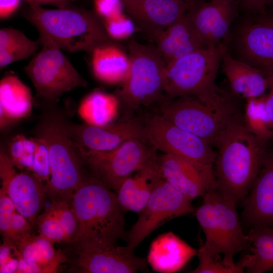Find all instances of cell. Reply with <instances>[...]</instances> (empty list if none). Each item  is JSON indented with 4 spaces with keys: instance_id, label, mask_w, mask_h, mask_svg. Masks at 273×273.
I'll return each instance as SVG.
<instances>
[{
    "instance_id": "ba28073f",
    "label": "cell",
    "mask_w": 273,
    "mask_h": 273,
    "mask_svg": "<svg viewBox=\"0 0 273 273\" xmlns=\"http://www.w3.org/2000/svg\"><path fill=\"white\" fill-rule=\"evenodd\" d=\"M157 112L175 125L215 146L235 116L241 111L234 99L220 105L205 103L192 96L166 99Z\"/></svg>"
},
{
    "instance_id": "836d02e7",
    "label": "cell",
    "mask_w": 273,
    "mask_h": 273,
    "mask_svg": "<svg viewBox=\"0 0 273 273\" xmlns=\"http://www.w3.org/2000/svg\"><path fill=\"white\" fill-rule=\"evenodd\" d=\"M36 224L39 235L53 243H68L64 231L58 220L46 208L39 215Z\"/></svg>"
},
{
    "instance_id": "277c9868",
    "label": "cell",
    "mask_w": 273,
    "mask_h": 273,
    "mask_svg": "<svg viewBox=\"0 0 273 273\" xmlns=\"http://www.w3.org/2000/svg\"><path fill=\"white\" fill-rule=\"evenodd\" d=\"M225 51V47L220 43L189 54L166 66V99L192 96L205 103L215 105L233 99L215 82L219 64Z\"/></svg>"
},
{
    "instance_id": "8d00e7d4",
    "label": "cell",
    "mask_w": 273,
    "mask_h": 273,
    "mask_svg": "<svg viewBox=\"0 0 273 273\" xmlns=\"http://www.w3.org/2000/svg\"><path fill=\"white\" fill-rule=\"evenodd\" d=\"M35 138L37 140V151L31 172L46 184L50 177L48 150L46 143L41 138L36 136Z\"/></svg>"
},
{
    "instance_id": "6da1fadb",
    "label": "cell",
    "mask_w": 273,
    "mask_h": 273,
    "mask_svg": "<svg viewBox=\"0 0 273 273\" xmlns=\"http://www.w3.org/2000/svg\"><path fill=\"white\" fill-rule=\"evenodd\" d=\"M265 146L248 130L239 112L215 145L216 190L224 199L236 205L243 201L259 171Z\"/></svg>"
},
{
    "instance_id": "4316f807",
    "label": "cell",
    "mask_w": 273,
    "mask_h": 273,
    "mask_svg": "<svg viewBox=\"0 0 273 273\" xmlns=\"http://www.w3.org/2000/svg\"><path fill=\"white\" fill-rule=\"evenodd\" d=\"M250 253L240 259L248 273L273 271V228H251L247 233Z\"/></svg>"
},
{
    "instance_id": "8fae6325",
    "label": "cell",
    "mask_w": 273,
    "mask_h": 273,
    "mask_svg": "<svg viewBox=\"0 0 273 273\" xmlns=\"http://www.w3.org/2000/svg\"><path fill=\"white\" fill-rule=\"evenodd\" d=\"M192 201L161 176L127 233L126 246L134 251L147 237L165 222L195 211Z\"/></svg>"
},
{
    "instance_id": "83f0119b",
    "label": "cell",
    "mask_w": 273,
    "mask_h": 273,
    "mask_svg": "<svg viewBox=\"0 0 273 273\" xmlns=\"http://www.w3.org/2000/svg\"><path fill=\"white\" fill-rule=\"evenodd\" d=\"M53 244L39 235H32L18 244H14L13 249L16 257L41 265L46 273H54L66 257L61 251L55 249Z\"/></svg>"
},
{
    "instance_id": "ee69618b",
    "label": "cell",
    "mask_w": 273,
    "mask_h": 273,
    "mask_svg": "<svg viewBox=\"0 0 273 273\" xmlns=\"http://www.w3.org/2000/svg\"><path fill=\"white\" fill-rule=\"evenodd\" d=\"M265 72L268 78L269 92L266 95H265V103L271 125L273 128V69L265 71Z\"/></svg>"
},
{
    "instance_id": "ab89813d",
    "label": "cell",
    "mask_w": 273,
    "mask_h": 273,
    "mask_svg": "<svg viewBox=\"0 0 273 273\" xmlns=\"http://www.w3.org/2000/svg\"><path fill=\"white\" fill-rule=\"evenodd\" d=\"M18 259L15 255L9 242L3 239L0 248V272H17Z\"/></svg>"
},
{
    "instance_id": "d6986e66",
    "label": "cell",
    "mask_w": 273,
    "mask_h": 273,
    "mask_svg": "<svg viewBox=\"0 0 273 273\" xmlns=\"http://www.w3.org/2000/svg\"><path fill=\"white\" fill-rule=\"evenodd\" d=\"M124 9L152 39L183 17L192 5L183 0H122Z\"/></svg>"
},
{
    "instance_id": "5b68a950",
    "label": "cell",
    "mask_w": 273,
    "mask_h": 273,
    "mask_svg": "<svg viewBox=\"0 0 273 273\" xmlns=\"http://www.w3.org/2000/svg\"><path fill=\"white\" fill-rule=\"evenodd\" d=\"M128 48L129 73L115 94L124 119L136 117V111L142 107L158 106L166 100L165 65L156 46L131 39Z\"/></svg>"
},
{
    "instance_id": "c3c4849f",
    "label": "cell",
    "mask_w": 273,
    "mask_h": 273,
    "mask_svg": "<svg viewBox=\"0 0 273 273\" xmlns=\"http://www.w3.org/2000/svg\"><path fill=\"white\" fill-rule=\"evenodd\" d=\"M266 21L269 23L273 25V16L268 17L266 19Z\"/></svg>"
},
{
    "instance_id": "f6af8a7d",
    "label": "cell",
    "mask_w": 273,
    "mask_h": 273,
    "mask_svg": "<svg viewBox=\"0 0 273 273\" xmlns=\"http://www.w3.org/2000/svg\"><path fill=\"white\" fill-rule=\"evenodd\" d=\"M21 0H0V17L5 19L10 16L17 8Z\"/></svg>"
},
{
    "instance_id": "603a6c76",
    "label": "cell",
    "mask_w": 273,
    "mask_h": 273,
    "mask_svg": "<svg viewBox=\"0 0 273 273\" xmlns=\"http://www.w3.org/2000/svg\"><path fill=\"white\" fill-rule=\"evenodd\" d=\"M186 14L152 38L165 66L184 56L206 48L195 33Z\"/></svg>"
},
{
    "instance_id": "9c48e42d",
    "label": "cell",
    "mask_w": 273,
    "mask_h": 273,
    "mask_svg": "<svg viewBox=\"0 0 273 273\" xmlns=\"http://www.w3.org/2000/svg\"><path fill=\"white\" fill-rule=\"evenodd\" d=\"M42 49L25 67L37 96L49 104L58 102L65 93L87 81L79 74L61 49L47 34L39 32Z\"/></svg>"
},
{
    "instance_id": "7402d4cb",
    "label": "cell",
    "mask_w": 273,
    "mask_h": 273,
    "mask_svg": "<svg viewBox=\"0 0 273 273\" xmlns=\"http://www.w3.org/2000/svg\"><path fill=\"white\" fill-rule=\"evenodd\" d=\"M197 253V250L174 233L167 232L153 241L147 262L155 271L172 273L182 269Z\"/></svg>"
},
{
    "instance_id": "ac0fdd59",
    "label": "cell",
    "mask_w": 273,
    "mask_h": 273,
    "mask_svg": "<svg viewBox=\"0 0 273 273\" xmlns=\"http://www.w3.org/2000/svg\"><path fill=\"white\" fill-rule=\"evenodd\" d=\"M236 14L235 0H211L194 5L186 15L198 38L209 48L226 38Z\"/></svg>"
},
{
    "instance_id": "8992f818",
    "label": "cell",
    "mask_w": 273,
    "mask_h": 273,
    "mask_svg": "<svg viewBox=\"0 0 273 273\" xmlns=\"http://www.w3.org/2000/svg\"><path fill=\"white\" fill-rule=\"evenodd\" d=\"M29 6L26 18L61 50L70 53L91 52L99 44L112 40L102 21L88 11L71 5L54 9Z\"/></svg>"
},
{
    "instance_id": "60d3db41",
    "label": "cell",
    "mask_w": 273,
    "mask_h": 273,
    "mask_svg": "<svg viewBox=\"0 0 273 273\" xmlns=\"http://www.w3.org/2000/svg\"><path fill=\"white\" fill-rule=\"evenodd\" d=\"M95 11L102 19L123 13L124 10L122 0H94Z\"/></svg>"
},
{
    "instance_id": "7a4b0ae2",
    "label": "cell",
    "mask_w": 273,
    "mask_h": 273,
    "mask_svg": "<svg viewBox=\"0 0 273 273\" xmlns=\"http://www.w3.org/2000/svg\"><path fill=\"white\" fill-rule=\"evenodd\" d=\"M71 207L77 222L74 244L88 240L112 244L120 239L126 241L124 212L115 193L94 176L75 190Z\"/></svg>"
},
{
    "instance_id": "bcb514c9",
    "label": "cell",
    "mask_w": 273,
    "mask_h": 273,
    "mask_svg": "<svg viewBox=\"0 0 273 273\" xmlns=\"http://www.w3.org/2000/svg\"><path fill=\"white\" fill-rule=\"evenodd\" d=\"M29 6H38L42 5H54L58 7H64L71 5L72 2L78 0H24Z\"/></svg>"
},
{
    "instance_id": "ffe728a7",
    "label": "cell",
    "mask_w": 273,
    "mask_h": 273,
    "mask_svg": "<svg viewBox=\"0 0 273 273\" xmlns=\"http://www.w3.org/2000/svg\"><path fill=\"white\" fill-rule=\"evenodd\" d=\"M239 59L264 71L273 69V25L262 18L247 21L237 31Z\"/></svg>"
},
{
    "instance_id": "3957f363",
    "label": "cell",
    "mask_w": 273,
    "mask_h": 273,
    "mask_svg": "<svg viewBox=\"0 0 273 273\" xmlns=\"http://www.w3.org/2000/svg\"><path fill=\"white\" fill-rule=\"evenodd\" d=\"M66 120L58 112H49L36 129V136L46 143L50 177L46 183L51 202L62 200L71 205L75 190L88 177L85 164L66 128Z\"/></svg>"
},
{
    "instance_id": "e575fe53",
    "label": "cell",
    "mask_w": 273,
    "mask_h": 273,
    "mask_svg": "<svg viewBox=\"0 0 273 273\" xmlns=\"http://www.w3.org/2000/svg\"><path fill=\"white\" fill-rule=\"evenodd\" d=\"M102 22L108 35L115 40L127 39L135 30L132 19L124 12L102 19Z\"/></svg>"
},
{
    "instance_id": "5bb4252c",
    "label": "cell",
    "mask_w": 273,
    "mask_h": 273,
    "mask_svg": "<svg viewBox=\"0 0 273 273\" xmlns=\"http://www.w3.org/2000/svg\"><path fill=\"white\" fill-rule=\"evenodd\" d=\"M15 167L8 154L2 148L1 189L10 198L17 211L34 226L48 197L46 184L31 172L22 170L17 172Z\"/></svg>"
},
{
    "instance_id": "d590c367",
    "label": "cell",
    "mask_w": 273,
    "mask_h": 273,
    "mask_svg": "<svg viewBox=\"0 0 273 273\" xmlns=\"http://www.w3.org/2000/svg\"><path fill=\"white\" fill-rule=\"evenodd\" d=\"M198 266L190 271L192 273H243L245 269L240 260L234 266H227L220 258H214L201 249L197 250Z\"/></svg>"
},
{
    "instance_id": "7dc6e473",
    "label": "cell",
    "mask_w": 273,
    "mask_h": 273,
    "mask_svg": "<svg viewBox=\"0 0 273 273\" xmlns=\"http://www.w3.org/2000/svg\"><path fill=\"white\" fill-rule=\"evenodd\" d=\"M190 5L194 6L200 2H202V0H183Z\"/></svg>"
},
{
    "instance_id": "f546056e",
    "label": "cell",
    "mask_w": 273,
    "mask_h": 273,
    "mask_svg": "<svg viewBox=\"0 0 273 273\" xmlns=\"http://www.w3.org/2000/svg\"><path fill=\"white\" fill-rule=\"evenodd\" d=\"M38 49L36 41L28 38L22 31L12 28L0 30V67L29 58Z\"/></svg>"
},
{
    "instance_id": "9a60e30c",
    "label": "cell",
    "mask_w": 273,
    "mask_h": 273,
    "mask_svg": "<svg viewBox=\"0 0 273 273\" xmlns=\"http://www.w3.org/2000/svg\"><path fill=\"white\" fill-rule=\"evenodd\" d=\"M66 128L78 147L90 151H110L130 139L146 141L140 117L130 119L121 118L117 122L102 126L86 123L71 124L66 121Z\"/></svg>"
},
{
    "instance_id": "484cf974",
    "label": "cell",
    "mask_w": 273,
    "mask_h": 273,
    "mask_svg": "<svg viewBox=\"0 0 273 273\" xmlns=\"http://www.w3.org/2000/svg\"><path fill=\"white\" fill-rule=\"evenodd\" d=\"M92 53V67L95 76L109 84L122 83L129 70L128 55L112 40L95 47Z\"/></svg>"
},
{
    "instance_id": "b9f144b4",
    "label": "cell",
    "mask_w": 273,
    "mask_h": 273,
    "mask_svg": "<svg viewBox=\"0 0 273 273\" xmlns=\"http://www.w3.org/2000/svg\"><path fill=\"white\" fill-rule=\"evenodd\" d=\"M242 6L249 13L264 12L266 8L273 5V0H240Z\"/></svg>"
},
{
    "instance_id": "7bdbcfd3",
    "label": "cell",
    "mask_w": 273,
    "mask_h": 273,
    "mask_svg": "<svg viewBox=\"0 0 273 273\" xmlns=\"http://www.w3.org/2000/svg\"><path fill=\"white\" fill-rule=\"evenodd\" d=\"M18 267L16 273H46L44 268L41 265L28 262L21 257H17Z\"/></svg>"
},
{
    "instance_id": "2e32d148",
    "label": "cell",
    "mask_w": 273,
    "mask_h": 273,
    "mask_svg": "<svg viewBox=\"0 0 273 273\" xmlns=\"http://www.w3.org/2000/svg\"><path fill=\"white\" fill-rule=\"evenodd\" d=\"M157 163L161 176L192 200L216 189L213 165L166 153L158 156Z\"/></svg>"
},
{
    "instance_id": "f35d334b",
    "label": "cell",
    "mask_w": 273,
    "mask_h": 273,
    "mask_svg": "<svg viewBox=\"0 0 273 273\" xmlns=\"http://www.w3.org/2000/svg\"><path fill=\"white\" fill-rule=\"evenodd\" d=\"M16 208L6 193L0 189V231L3 238L9 235L10 224Z\"/></svg>"
},
{
    "instance_id": "1f68e13d",
    "label": "cell",
    "mask_w": 273,
    "mask_h": 273,
    "mask_svg": "<svg viewBox=\"0 0 273 273\" xmlns=\"http://www.w3.org/2000/svg\"><path fill=\"white\" fill-rule=\"evenodd\" d=\"M37 151L36 138L23 134L15 136L9 146V156L14 166L21 170L31 172Z\"/></svg>"
},
{
    "instance_id": "681fc988",
    "label": "cell",
    "mask_w": 273,
    "mask_h": 273,
    "mask_svg": "<svg viewBox=\"0 0 273 273\" xmlns=\"http://www.w3.org/2000/svg\"><path fill=\"white\" fill-rule=\"evenodd\" d=\"M272 14H273V9H272Z\"/></svg>"
},
{
    "instance_id": "4fadbf2b",
    "label": "cell",
    "mask_w": 273,
    "mask_h": 273,
    "mask_svg": "<svg viewBox=\"0 0 273 273\" xmlns=\"http://www.w3.org/2000/svg\"><path fill=\"white\" fill-rule=\"evenodd\" d=\"M77 271L83 273L149 272L147 260L134 254L126 246H118L95 240L75 244Z\"/></svg>"
},
{
    "instance_id": "74e56055",
    "label": "cell",
    "mask_w": 273,
    "mask_h": 273,
    "mask_svg": "<svg viewBox=\"0 0 273 273\" xmlns=\"http://www.w3.org/2000/svg\"><path fill=\"white\" fill-rule=\"evenodd\" d=\"M32 226L29 221L17 211L12 216L8 236L3 239L18 244L32 235Z\"/></svg>"
},
{
    "instance_id": "44dd1931",
    "label": "cell",
    "mask_w": 273,
    "mask_h": 273,
    "mask_svg": "<svg viewBox=\"0 0 273 273\" xmlns=\"http://www.w3.org/2000/svg\"><path fill=\"white\" fill-rule=\"evenodd\" d=\"M221 61L223 73L234 95L246 100L265 95L269 81L264 70L234 58L226 51Z\"/></svg>"
},
{
    "instance_id": "7c38bea8",
    "label": "cell",
    "mask_w": 273,
    "mask_h": 273,
    "mask_svg": "<svg viewBox=\"0 0 273 273\" xmlns=\"http://www.w3.org/2000/svg\"><path fill=\"white\" fill-rule=\"evenodd\" d=\"M140 118L146 141L156 150L213 165L216 152L205 140L175 125L157 112Z\"/></svg>"
},
{
    "instance_id": "cb8c5ba5",
    "label": "cell",
    "mask_w": 273,
    "mask_h": 273,
    "mask_svg": "<svg viewBox=\"0 0 273 273\" xmlns=\"http://www.w3.org/2000/svg\"><path fill=\"white\" fill-rule=\"evenodd\" d=\"M32 108L29 88L16 75L9 74L0 82V126L6 129L26 118Z\"/></svg>"
},
{
    "instance_id": "d6a6232c",
    "label": "cell",
    "mask_w": 273,
    "mask_h": 273,
    "mask_svg": "<svg viewBox=\"0 0 273 273\" xmlns=\"http://www.w3.org/2000/svg\"><path fill=\"white\" fill-rule=\"evenodd\" d=\"M47 208L59 221L68 243H72L77 230V222L71 205L64 201L57 200L52 201Z\"/></svg>"
},
{
    "instance_id": "f1b7e54d",
    "label": "cell",
    "mask_w": 273,
    "mask_h": 273,
    "mask_svg": "<svg viewBox=\"0 0 273 273\" xmlns=\"http://www.w3.org/2000/svg\"><path fill=\"white\" fill-rule=\"evenodd\" d=\"M119 109V102L115 95L98 90L83 100L78 108V114L85 123L102 126L112 123Z\"/></svg>"
},
{
    "instance_id": "52a82bcc",
    "label": "cell",
    "mask_w": 273,
    "mask_h": 273,
    "mask_svg": "<svg viewBox=\"0 0 273 273\" xmlns=\"http://www.w3.org/2000/svg\"><path fill=\"white\" fill-rule=\"evenodd\" d=\"M202 205L195 210V216L205 237L199 249L214 258H220L228 266H234L235 256L249 251L251 244L243 230L236 210L237 205L224 199L216 189L203 197Z\"/></svg>"
},
{
    "instance_id": "30bf717a",
    "label": "cell",
    "mask_w": 273,
    "mask_h": 273,
    "mask_svg": "<svg viewBox=\"0 0 273 273\" xmlns=\"http://www.w3.org/2000/svg\"><path fill=\"white\" fill-rule=\"evenodd\" d=\"M77 147L93 176L114 192L125 179L144 168L157 156L155 148L138 139L129 140L105 152L90 151Z\"/></svg>"
},
{
    "instance_id": "4dcf8cb0",
    "label": "cell",
    "mask_w": 273,
    "mask_h": 273,
    "mask_svg": "<svg viewBox=\"0 0 273 273\" xmlns=\"http://www.w3.org/2000/svg\"><path fill=\"white\" fill-rule=\"evenodd\" d=\"M243 117L248 130L259 141L266 144L273 140V128L265 103V95L246 100Z\"/></svg>"
},
{
    "instance_id": "d4e9b609",
    "label": "cell",
    "mask_w": 273,
    "mask_h": 273,
    "mask_svg": "<svg viewBox=\"0 0 273 273\" xmlns=\"http://www.w3.org/2000/svg\"><path fill=\"white\" fill-rule=\"evenodd\" d=\"M157 156L146 167L137 172L136 175L125 179L117 191V197L122 206L128 211H142L161 177L159 172Z\"/></svg>"
},
{
    "instance_id": "e0dca14e",
    "label": "cell",
    "mask_w": 273,
    "mask_h": 273,
    "mask_svg": "<svg viewBox=\"0 0 273 273\" xmlns=\"http://www.w3.org/2000/svg\"><path fill=\"white\" fill-rule=\"evenodd\" d=\"M242 224L273 228V140L266 144L259 171L243 200Z\"/></svg>"
}]
</instances>
